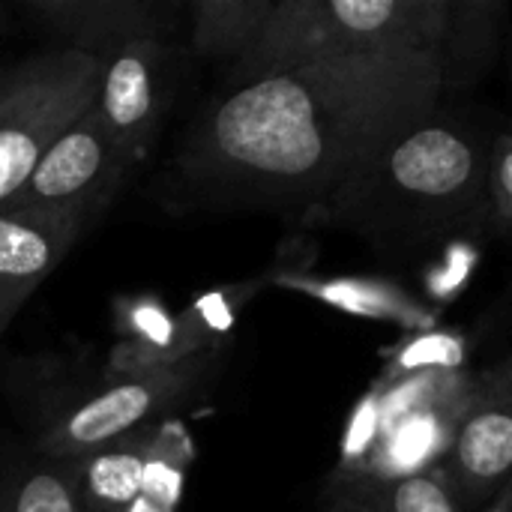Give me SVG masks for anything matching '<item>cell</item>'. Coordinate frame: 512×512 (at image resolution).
<instances>
[{
	"instance_id": "obj_2",
	"label": "cell",
	"mask_w": 512,
	"mask_h": 512,
	"mask_svg": "<svg viewBox=\"0 0 512 512\" xmlns=\"http://www.w3.org/2000/svg\"><path fill=\"white\" fill-rule=\"evenodd\" d=\"M501 12L483 0H276L258 42L231 63V84L336 57L435 54L450 81L495 42Z\"/></svg>"
},
{
	"instance_id": "obj_17",
	"label": "cell",
	"mask_w": 512,
	"mask_h": 512,
	"mask_svg": "<svg viewBox=\"0 0 512 512\" xmlns=\"http://www.w3.org/2000/svg\"><path fill=\"white\" fill-rule=\"evenodd\" d=\"M0 512H81L72 465L39 453L0 489Z\"/></svg>"
},
{
	"instance_id": "obj_18",
	"label": "cell",
	"mask_w": 512,
	"mask_h": 512,
	"mask_svg": "<svg viewBox=\"0 0 512 512\" xmlns=\"http://www.w3.org/2000/svg\"><path fill=\"white\" fill-rule=\"evenodd\" d=\"M360 512H465L447 462L408 474L378 489Z\"/></svg>"
},
{
	"instance_id": "obj_10",
	"label": "cell",
	"mask_w": 512,
	"mask_h": 512,
	"mask_svg": "<svg viewBox=\"0 0 512 512\" xmlns=\"http://www.w3.org/2000/svg\"><path fill=\"white\" fill-rule=\"evenodd\" d=\"M264 282L303 294L315 303H324L336 312L381 321L402 327L408 333L438 330V312L414 297L405 285L381 279V276H321L297 267H276L264 276Z\"/></svg>"
},
{
	"instance_id": "obj_12",
	"label": "cell",
	"mask_w": 512,
	"mask_h": 512,
	"mask_svg": "<svg viewBox=\"0 0 512 512\" xmlns=\"http://www.w3.org/2000/svg\"><path fill=\"white\" fill-rule=\"evenodd\" d=\"M114 330L117 342L108 354V378L162 372L201 357L192 351L177 312L153 294L123 297L114 312Z\"/></svg>"
},
{
	"instance_id": "obj_19",
	"label": "cell",
	"mask_w": 512,
	"mask_h": 512,
	"mask_svg": "<svg viewBox=\"0 0 512 512\" xmlns=\"http://www.w3.org/2000/svg\"><path fill=\"white\" fill-rule=\"evenodd\" d=\"M471 360V342L462 333H408L393 351H387L384 378H414L432 372H465Z\"/></svg>"
},
{
	"instance_id": "obj_7",
	"label": "cell",
	"mask_w": 512,
	"mask_h": 512,
	"mask_svg": "<svg viewBox=\"0 0 512 512\" xmlns=\"http://www.w3.org/2000/svg\"><path fill=\"white\" fill-rule=\"evenodd\" d=\"M96 114L108 129L129 171H135L153 147L168 102L171 42L132 39L99 57Z\"/></svg>"
},
{
	"instance_id": "obj_16",
	"label": "cell",
	"mask_w": 512,
	"mask_h": 512,
	"mask_svg": "<svg viewBox=\"0 0 512 512\" xmlns=\"http://www.w3.org/2000/svg\"><path fill=\"white\" fill-rule=\"evenodd\" d=\"M195 462V441L180 420H162L153 432L147 465H144V486L141 495L153 504L177 512L186 489L189 465Z\"/></svg>"
},
{
	"instance_id": "obj_9",
	"label": "cell",
	"mask_w": 512,
	"mask_h": 512,
	"mask_svg": "<svg viewBox=\"0 0 512 512\" xmlns=\"http://www.w3.org/2000/svg\"><path fill=\"white\" fill-rule=\"evenodd\" d=\"M27 12L96 60L132 39H168L177 6L153 0H27Z\"/></svg>"
},
{
	"instance_id": "obj_22",
	"label": "cell",
	"mask_w": 512,
	"mask_h": 512,
	"mask_svg": "<svg viewBox=\"0 0 512 512\" xmlns=\"http://www.w3.org/2000/svg\"><path fill=\"white\" fill-rule=\"evenodd\" d=\"M126 512H168L165 507H159V504H153L150 498H144V495H138L135 501H132V507Z\"/></svg>"
},
{
	"instance_id": "obj_20",
	"label": "cell",
	"mask_w": 512,
	"mask_h": 512,
	"mask_svg": "<svg viewBox=\"0 0 512 512\" xmlns=\"http://www.w3.org/2000/svg\"><path fill=\"white\" fill-rule=\"evenodd\" d=\"M489 198L501 225L512 234V132H501L492 141L489 156Z\"/></svg>"
},
{
	"instance_id": "obj_15",
	"label": "cell",
	"mask_w": 512,
	"mask_h": 512,
	"mask_svg": "<svg viewBox=\"0 0 512 512\" xmlns=\"http://www.w3.org/2000/svg\"><path fill=\"white\" fill-rule=\"evenodd\" d=\"M261 285H264V279L216 285V288L204 291L201 297H195L183 312H177L192 351L219 357L231 345L234 330H237L246 306L261 291Z\"/></svg>"
},
{
	"instance_id": "obj_21",
	"label": "cell",
	"mask_w": 512,
	"mask_h": 512,
	"mask_svg": "<svg viewBox=\"0 0 512 512\" xmlns=\"http://www.w3.org/2000/svg\"><path fill=\"white\" fill-rule=\"evenodd\" d=\"M483 512H512V480L489 501V507Z\"/></svg>"
},
{
	"instance_id": "obj_11",
	"label": "cell",
	"mask_w": 512,
	"mask_h": 512,
	"mask_svg": "<svg viewBox=\"0 0 512 512\" xmlns=\"http://www.w3.org/2000/svg\"><path fill=\"white\" fill-rule=\"evenodd\" d=\"M81 228L24 213L0 210V333L24 306V300L69 255Z\"/></svg>"
},
{
	"instance_id": "obj_5",
	"label": "cell",
	"mask_w": 512,
	"mask_h": 512,
	"mask_svg": "<svg viewBox=\"0 0 512 512\" xmlns=\"http://www.w3.org/2000/svg\"><path fill=\"white\" fill-rule=\"evenodd\" d=\"M129 174L96 108H90L48 147L18 195L0 210H24L84 231Z\"/></svg>"
},
{
	"instance_id": "obj_6",
	"label": "cell",
	"mask_w": 512,
	"mask_h": 512,
	"mask_svg": "<svg viewBox=\"0 0 512 512\" xmlns=\"http://www.w3.org/2000/svg\"><path fill=\"white\" fill-rule=\"evenodd\" d=\"M210 360H213L210 354H201L174 369L108 378L102 390L69 408L42 435V456L60 462H78L87 453L129 432L159 423V417L168 408L180 405L201 384V375Z\"/></svg>"
},
{
	"instance_id": "obj_14",
	"label": "cell",
	"mask_w": 512,
	"mask_h": 512,
	"mask_svg": "<svg viewBox=\"0 0 512 512\" xmlns=\"http://www.w3.org/2000/svg\"><path fill=\"white\" fill-rule=\"evenodd\" d=\"M276 0H192V48L204 57L240 60L264 33Z\"/></svg>"
},
{
	"instance_id": "obj_1",
	"label": "cell",
	"mask_w": 512,
	"mask_h": 512,
	"mask_svg": "<svg viewBox=\"0 0 512 512\" xmlns=\"http://www.w3.org/2000/svg\"><path fill=\"white\" fill-rule=\"evenodd\" d=\"M435 54L336 57L231 84L183 144L204 192L321 219L351 180L450 90Z\"/></svg>"
},
{
	"instance_id": "obj_8",
	"label": "cell",
	"mask_w": 512,
	"mask_h": 512,
	"mask_svg": "<svg viewBox=\"0 0 512 512\" xmlns=\"http://www.w3.org/2000/svg\"><path fill=\"white\" fill-rule=\"evenodd\" d=\"M447 468L465 507L492 501L512 480V354L477 372Z\"/></svg>"
},
{
	"instance_id": "obj_3",
	"label": "cell",
	"mask_w": 512,
	"mask_h": 512,
	"mask_svg": "<svg viewBox=\"0 0 512 512\" xmlns=\"http://www.w3.org/2000/svg\"><path fill=\"white\" fill-rule=\"evenodd\" d=\"M492 144L438 111L393 138L327 207L321 219L345 222L369 237L450 231L489 192Z\"/></svg>"
},
{
	"instance_id": "obj_13",
	"label": "cell",
	"mask_w": 512,
	"mask_h": 512,
	"mask_svg": "<svg viewBox=\"0 0 512 512\" xmlns=\"http://www.w3.org/2000/svg\"><path fill=\"white\" fill-rule=\"evenodd\" d=\"M159 423L129 432L84 459L69 462L81 512H126L132 507L144 486V465Z\"/></svg>"
},
{
	"instance_id": "obj_23",
	"label": "cell",
	"mask_w": 512,
	"mask_h": 512,
	"mask_svg": "<svg viewBox=\"0 0 512 512\" xmlns=\"http://www.w3.org/2000/svg\"><path fill=\"white\" fill-rule=\"evenodd\" d=\"M507 132H512V123H510V129H507Z\"/></svg>"
},
{
	"instance_id": "obj_4",
	"label": "cell",
	"mask_w": 512,
	"mask_h": 512,
	"mask_svg": "<svg viewBox=\"0 0 512 512\" xmlns=\"http://www.w3.org/2000/svg\"><path fill=\"white\" fill-rule=\"evenodd\" d=\"M102 63L75 48L36 54L0 75V207L48 147L96 105Z\"/></svg>"
}]
</instances>
